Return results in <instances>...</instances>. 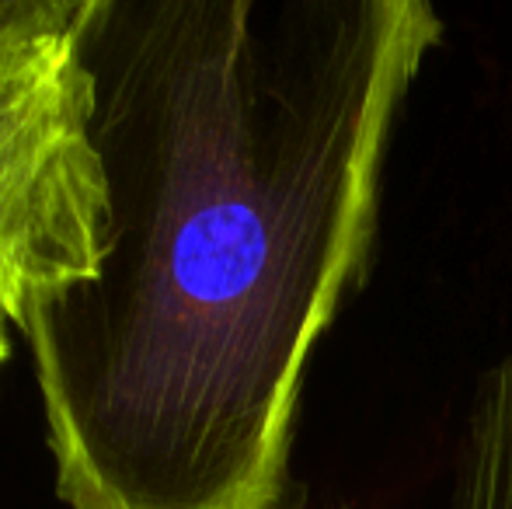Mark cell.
<instances>
[{
	"label": "cell",
	"instance_id": "cell-2",
	"mask_svg": "<svg viewBox=\"0 0 512 509\" xmlns=\"http://www.w3.org/2000/svg\"><path fill=\"white\" fill-rule=\"evenodd\" d=\"M91 0H0V311L95 276L108 185L88 67Z\"/></svg>",
	"mask_w": 512,
	"mask_h": 509
},
{
	"label": "cell",
	"instance_id": "cell-1",
	"mask_svg": "<svg viewBox=\"0 0 512 509\" xmlns=\"http://www.w3.org/2000/svg\"><path fill=\"white\" fill-rule=\"evenodd\" d=\"M443 35L429 0H91L102 255L14 318L70 509L307 506V370Z\"/></svg>",
	"mask_w": 512,
	"mask_h": 509
},
{
	"label": "cell",
	"instance_id": "cell-3",
	"mask_svg": "<svg viewBox=\"0 0 512 509\" xmlns=\"http://www.w3.org/2000/svg\"><path fill=\"white\" fill-rule=\"evenodd\" d=\"M446 509H512V356L474 387Z\"/></svg>",
	"mask_w": 512,
	"mask_h": 509
},
{
	"label": "cell",
	"instance_id": "cell-4",
	"mask_svg": "<svg viewBox=\"0 0 512 509\" xmlns=\"http://www.w3.org/2000/svg\"><path fill=\"white\" fill-rule=\"evenodd\" d=\"M7 325H11V321H7L4 311H0V367H4V360L11 356V339H7Z\"/></svg>",
	"mask_w": 512,
	"mask_h": 509
}]
</instances>
